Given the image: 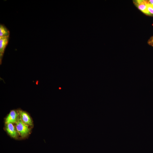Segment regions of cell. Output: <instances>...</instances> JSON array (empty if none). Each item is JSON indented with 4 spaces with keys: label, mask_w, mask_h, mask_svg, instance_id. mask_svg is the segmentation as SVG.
Returning a JSON list of instances; mask_svg holds the SVG:
<instances>
[{
    "label": "cell",
    "mask_w": 153,
    "mask_h": 153,
    "mask_svg": "<svg viewBox=\"0 0 153 153\" xmlns=\"http://www.w3.org/2000/svg\"><path fill=\"white\" fill-rule=\"evenodd\" d=\"M148 43L149 45L153 46V36L151 37L148 40Z\"/></svg>",
    "instance_id": "9"
},
{
    "label": "cell",
    "mask_w": 153,
    "mask_h": 153,
    "mask_svg": "<svg viewBox=\"0 0 153 153\" xmlns=\"http://www.w3.org/2000/svg\"><path fill=\"white\" fill-rule=\"evenodd\" d=\"M16 130L22 137L26 136L30 131L27 125L25 124L21 118H18L16 123Z\"/></svg>",
    "instance_id": "1"
},
{
    "label": "cell",
    "mask_w": 153,
    "mask_h": 153,
    "mask_svg": "<svg viewBox=\"0 0 153 153\" xmlns=\"http://www.w3.org/2000/svg\"><path fill=\"white\" fill-rule=\"evenodd\" d=\"M146 1L148 4L153 7V0H146Z\"/></svg>",
    "instance_id": "10"
},
{
    "label": "cell",
    "mask_w": 153,
    "mask_h": 153,
    "mask_svg": "<svg viewBox=\"0 0 153 153\" xmlns=\"http://www.w3.org/2000/svg\"><path fill=\"white\" fill-rule=\"evenodd\" d=\"M6 130L8 133L12 137L16 138L17 136V133L15 128L12 123L7 124Z\"/></svg>",
    "instance_id": "6"
},
{
    "label": "cell",
    "mask_w": 153,
    "mask_h": 153,
    "mask_svg": "<svg viewBox=\"0 0 153 153\" xmlns=\"http://www.w3.org/2000/svg\"><path fill=\"white\" fill-rule=\"evenodd\" d=\"M133 2L139 10L146 14L147 7L146 0H134Z\"/></svg>",
    "instance_id": "3"
},
{
    "label": "cell",
    "mask_w": 153,
    "mask_h": 153,
    "mask_svg": "<svg viewBox=\"0 0 153 153\" xmlns=\"http://www.w3.org/2000/svg\"><path fill=\"white\" fill-rule=\"evenodd\" d=\"M147 3V7L146 15L149 16H153V7L148 4Z\"/></svg>",
    "instance_id": "8"
},
{
    "label": "cell",
    "mask_w": 153,
    "mask_h": 153,
    "mask_svg": "<svg viewBox=\"0 0 153 153\" xmlns=\"http://www.w3.org/2000/svg\"><path fill=\"white\" fill-rule=\"evenodd\" d=\"M9 36L0 37V63H1L3 56L6 47L7 45Z\"/></svg>",
    "instance_id": "2"
},
{
    "label": "cell",
    "mask_w": 153,
    "mask_h": 153,
    "mask_svg": "<svg viewBox=\"0 0 153 153\" xmlns=\"http://www.w3.org/2000/svg\"><path fill=\"white\" fill-rule=\"evenodd\" d=\"M18 113L22 121L27 125H31L32 120L28 114L26 112L22 110H18Z\"/></svg>",
    "instance_id": "5"
},
{
    "label": "cell",
    "mask_w": 153,
    "mask_h": 153,
    "mask_svg": "<svg viewBox=\"0 0 153 153\" xmlns=\"http://www.w3.org/2000/svg\"><path fill=\"white\" fill-rule=\"evenodd\" d=\"M9 30L4 25H0V37L9 36L10 35Z\"/></svg>",
    "instance_id": "7"
},
{
    "label": "cell",
    "mask_w": 153,
    "mask_h": 153,
    "mask_svg": "<svg viewBox=\"0 0 153 153\" xmlns=\"http://www.w3.org/2000/svg\"><path fill=\"white\" fill-rule=\"evenodd\" d=\"M19 115L18 112L16 110H11L8 114L6 119V123L7 124L16 123Z\"/></svg>",
    "instance_id": "4"
}]
</instances>
